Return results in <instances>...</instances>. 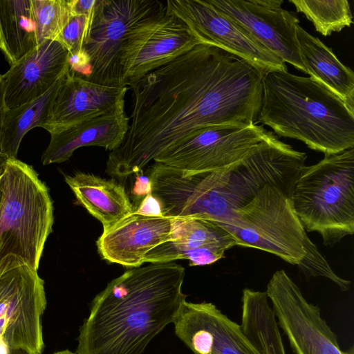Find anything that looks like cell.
<instances>
[{"instance_id":"6","label":"cell","mask_w":354,"mask_h":354,"mask_svg":"<svg viewBox=\"0 0 354 354\" xmlns=\"http://www.w3.org/2000/svg\"><path fill=\"white\" fill-rule=\"evenodd\" d=\"M53 220V201L37 173L8 158L0 182V261L12 254L37 270Z\"/></svg>"},{"instance_id":"4","label":"cell","mask_w":354,"mask_h":354,"mask_svg":"<svg viewBox=\"0 0 354 354\" xmlns=\"http://www.w3.org/2000/svg\"><path fill=\"white\" fill-rule=\"evenodd\" d=\"M258 118L279 136L324 154L354 147V112L313 78L274 71L262 77Z\"/></svg>"},{"instance_id":"35","label":"cell","mask_w":354,"mask_h":354,"mask_svg":"<svg viewBox=\"0 0 354 354\" xmlns=\"http://www.w3.org/2000/svg\"><path fill=\"white\" fill-rule=\"evenodd\" d=\"M1 176L0 177V182H1Z\"/></svg>"},{"instance_id":"15","label":"cell","mask_w":354,"mask_h":354,"mask_svg":"<svg viewBox=\"0 0 354 354\" xmlns=\"http://www.w3.org/2000/svg\"><path fill=\"white\" fill-rule=\"evenodd\" d=\"M173 324L176 335L194 354H261L241 325L211 302L185 300Z\"/></svg>"},{"instance_id":"13","label":"cell","mask_w":354,"mask_h":354,"mask_svg":"<svg viewBox=\"0 0 354 354\" xmlns=\"http://www.w3.org/2000/svg\"><path fill=\"white\" fill-rule=\"evenodd\" d=\"M266 293L295 354H342L337 335L322 318L320 308L306 300L283 270L273 274Z\"/></svg>"},{"instance_id":"29","label":"cell","mask_w":354,"mask_h":354,"mask_svg":"<svg viewBox=\"0 0 354 354\" xmlns=\"http://www.w3.org/2000/svg\"><path fill=\"white\" fill-rule=\"evenodd\" d=\"M99 0H68L71 15L91 16Z\"/></svg>"},{"instance_id":"20","label":"cell","mask_w":354,"mask_h":354,"mask_svg":"<svg viewBox=\"0 0 354 354\" xmlns=\"http://www.w3.org/2000/svg\"><path fill=\"white\" fill-rule=\"evenodd\" d=\"M130 118L124 107L108 113L53 129L50 142L41 156L43 165L61 163L68 160L80 147L96 146L111 151L123 142Z\"/></svg>"},{"instance_id":"17","label":"cell","mask_w":354,"mask_h":354,"mask_svg":"<svg viewBox=\"0 0 354 354\" xmlns=\"http://www.w3.org/2000/svg\"><path fill=\"white\" fill-rule=\"evenodd\" d=\"M68 59L58 41L47 40L10 66L2 75L6 110L43 95L68 71Z\"/></svg>"},{"instance_id":"19","label":"cell","mask_w":354,"mask_h":354,"mask_svg":"<svg viewBox=\"0 0 354 354\" xmlns=\"http://www.w3.org/2000/svg\"><path fill=\"white\" fill-rule=\"evenodd\" d=\"M127 89L89 82L69 68L52 104L48 132L124 107Z\"/></svg>"},{"instance_id":"21","label":"cell","mask_w":354,"mask_h":354,"mask_svg":"<svg viewBox=\"0 0 354 354\" xmlns=\"http://www.w3.org/2000/svg\"><path fill=\"white\" fill-rule=\"evenodd\" d=\"M77 203L103 225L109 228L134 210L124 187L113 179L77 172L64 175Z\"/></svg>"},{"instance_id":"3","label":"cell","mask_w":354,"mask_h":354,"mask_svg":"<svg viewBox=\"0 0 354 354\" xmlns=\"http://www.w3.org/2000/svg\"><path fill=\"white\" fill-rule=\"evenodd\" d=\"M185 276L171 261L131 268L111 280L91 302L76 354H142L186 300Z\"/></svg>"},{"instance_id":"9","label":"cell","mask_w":354,"mask_h":354,"mask_svg":"<svg viewBox=\"0 0 354 354\" xmlns=\"http://www.w3.org/2000/svg\"><path fill=\"white\" fill-rule=\"evenodd\" d=\"M165 7L158 0H99L84 47L88 81L124 86L120 66L122 48L131 32Z\"/></svg>"},{"instance_id":"7","label":"cell","mask_w":354,"mask_h":354,"mask_svg":"<svg viewBox=\"0 0 354 354\" xmlns=\"http://www.w3.org/2000/svg\"><path fill=\"white\" fill-rule=\"evenodd\" d=\"M292 192L268 183L247 205L232 210L216 224L238 246L259 249L298 265L305 255L308 235L293 208Z\"/></svg>"},{"instance_id":"10","label":"cell","mask_w":354,"mask_h":354,"mask_svg":"<svg viewBox=\"0 0 354 354\" xmlns=\"http://www.w3.org/2000/svg\"><path fill=\"white\" fill-rule=\"evenodd\" d=\"M269 133L255 123L210 126L182 139L153 160L189 172L217 170L241 160Z\"/></svg>"},{"instance_id":"32","label":"cell","mask_w":354,"mask_h":354,"mask_svg":"<svg viewBox=\"0 0 354 354\" xmlns=\"http://www.w3.org/2000/svg\"><path fill=\"white\" fill-rule=\"evenodd\" d=\"M8 354H31L29 351L23 348L10 349Z\"/></svg>"},{"instance_id":"1","label":"cell","mask_w":354,"mask_h":354,"mask_svg":"<svg viewBox=\"0 0 354 354\" xmlns=\"http://www.w3.org/2000/svg\"><path fill=\"white\" fill-rule=\"evenodd\" d=\"M262 75L243 59L198 44L129 85L131 124L111 151L106 173L127 178L196 131L214 125H249L258 118Z\"/></svg>"},{"instance_id":"34","label":"cell","mask_w":354,"mask_h":354,"mask_svg":"<svg viewBox=\"0 0 354 354\" xmlns=\"http://www.w3.org/2000/svg\"><path fill=\"white\" fill-rule=\"evenodd\" d=\"M342 354H354V348L351 346L350 348L346 351H343Z\"/></svg>"},{"instance_id":"14","label":"cell","mask_w":354,"mask_h":354,"mask_svg":"<svg viewBox=\"0 0 354 354\" xmlns=\"http://www.w3.org/2000/svg\"><path fill=\"white\" fill-rule=\"evenodd\" d=\"M241 26L284 62L306 73L296 37L297 16L283 9V0H207Z\"/></svg>"},{"instance_id":"11","label":"cell","mask_w":354,"mask_h":354,"mask_svg":"<svg viewBox=\"0 0 354 354\" xmlns=\"http://www.w3.org/2000/svg\"><path fill=\"white\" fill-rule=\"evenodd\" d=\"M165 5L167 13L183 22L202 44L243 59L262 77L274 71H287L281 59L207 0H167Z\"/></svg>"},{"instance_id":"25","label":"cell","mask_w":354,"mask_h":354,"mask_svg":"<svg viewBox=\"0 0 354 354\" xmlns=\"http://www.w3.org/2000/svg\"><path fill=\"white\" fill-rule=\"evenodd\" d=\"M324 36L339 32L353 23L349 2L346 0H290Z\"/></svg>"},{"instance_id":"8","label":"cell","mask_w":354,"mask_h":354,"mask_svg":"<svg viewBox=\"0 0 354 354\" xmlns=\"http://www.w3.org/2000/svg\"><path fill=\"white\" fill-rule=\"evenodd\" d=\"M44 281L37 270L15 255L0 261V354L23 348L41 354Z\"/></svg>"},{"instance_id":"33","label":"cell","mask_w":354,"mask_h":354,"mask_svg":"<svg viewBox=\"0 0 354 354\" xmlns=\"http://www.w3.org/2000/svg\"><path fill=\"white\" fill-rule=\"evenodd\" d=\"M53 354H76V353H73L68 349L59 351L54 353Z\"/></svg>"},{"instance_id":"18","label":"cell","mask_w":354,"mask_h":354,"mask_svg":"<svg viewBox=\"0 0 354 354\" xmlns=\"http://www.w3.org/2000/svg\"><path fill=\"white\" fill-rule=\"evenodd\" d=\"M174 219L173 239L151 250L144 263L188 259L190 266L210 265L236 245L233 237L214 223L194 218Z\"/></svg>"},{"instance_id":"30","label":"cell","mask_w":354,"mask_h":354,"mask_svg":"<svg viewBox=\"0 0 354 354\" xmlns=\"http://www.w3.org/2000/svg\"><path fill=\"white\" fill-rule=\"evenodd\" d=\"M6 106L4 102V88L2 75H0V138L2 129V124L6 113Z\"/></svg>"},{"instance_id":"26","label":"cell","mask_w":354,"mask_h":354,"mask_svg":"<svg viewBox=\"0 0 354 354\" xmlns=\"http://www.w3.org/2000/svg\"><path fill=\"white\" fill-rule=\"evenodd\" d=\"M31 11L38 45L57 40L71 17L68 0H31Z\"/></svg>"},{"instance_id":"2","label":"cell","mask_w":354,"mask_h":354,"mask_svg":"<svg viewBox=\"0 0 354 354\" xmlns=\"http://www.w3.org/2000/svg\"><path fill=\"white\" fill-rule=\"evenodd\" d=\"M307 158L272 132L241 160L209 171L189 172L155 162L149 167V194L160 215L221 222L266 184L293 189Z\"/></svg>"},{"instance_id":"5","label":"cell","mask_w":354,"mask_h":354,"mask_svg":"<svg viewBox=\"0 0 354 354\" xmlns=\"http://www.w3.org/2000/svg\"><path fill=\"white\" fill-rule=\"evenodd\" d=\"M291 201L304 228L317 232L325 245L354 232V147L304 165Z\"/></svg>"},{"instance_id":"22","label":"cell","mask_w":354,"mask_h":354,"mask_svg":"<svg viewBox=\"0 0 354 354\" xmlns=\"http://www.w3.org/2000/svg\"><path fill=\"white\" fill-rule=\"evenodd\" d=\"M296 37L306 73L340 99L354 112V73L318 37L296 25Z\"/></svg>"},{"instance_id":"24","label":"cell","mask_w":354,"mask_h":354,"mask_svg":"<svg viewBox=\"0 0 354 354\" xmlns=\"http://www.w3.org/2000/svg\"><path fill=\"white\" fill-rule=\"evenodd\" d=\"M37 46L31 0H0V50L10 66Z\"/></svg>"},{"instance_id":"12","label":"cell","mask_w":354,"mask_h":354,"mask_svg":"<svg viewBox=\"0 0 354 354\" xmlns=\"http://www.w3.org/2000/svg\"><path fill=\"white\" fill-rule=\"evenodd\" d=\"M199 39L165 7L137 28L124 44L120 66L124 86L189 51Z\"/></svg>"},{"instance_id":"28","label":"cell","mask_w":354,"mask_h":354,"mask_svg":"<svg viewBox=\"0 0 354 354\" xmlns=\"http://www.w3.org/2000/svg\"><path fill=\"white\" fill-rule=\"evenodd\" d=\"M304 249L305 255L297 265L304 274L327 278L335 283L342 291L349 289L351 281L339 277L334 272L308 236L306 238Z\"/></svg>"},{"instance_id":"27","label":"cell","mask_w":354,"mask_h":354,"mask_svg":"<svg viewBox=\"0 0 354 354\" xmlns=\"http://www.w3.org/2000/svg\"><path fill=\"white\" fill-rule=\"evenodd\" d=\"M94 14L91 16L71 15L66 26L58 36L57 41L68 51L70 55L88 61L84 47L88 40Z\"/></svg>"},{"instance_id":"16","label":"cell","mask_w":354,"mask_h":354,"mask_svg":"<svg viewBox=\"0 0 354 354\" xmlns=\"http://www.w3.org/2000/svg\"><path fill=\"white\" fill-rule=\"evenodd\" d=\"M172 218L134 210L103 232L96 241L102 259L131 268L144 263L145 255L173 239Z\"/></svg>"},{"instance_id":"31","label":"cell","mask_w":354,"mask_h":354,"mask_svg":"<svg viewBox=\"0 0 354 354\" xmlns=\"http://www.w3.org/2000/svg\"><path fill=\"white\" fill-rule=\"evenodd\" d=\"M8 158L0 151V177L3 175Z\"/></svg>"},{"instance_id":"23","label":"cell","mask_w":354,"mask_h":354,"mask_svg":"<svg viewBox=\"0 0 354 354\" xmlns=\"http://www.w3.org/2000/svg\"><path fill=\"white\" fill-rule=\"evenodd\" d=\"M66 74L43 95L6 111L0 138V151L8 158H17L21 142L30 129L41 127L49 131L52 104Z\"/></svg>"}]
</instances>
